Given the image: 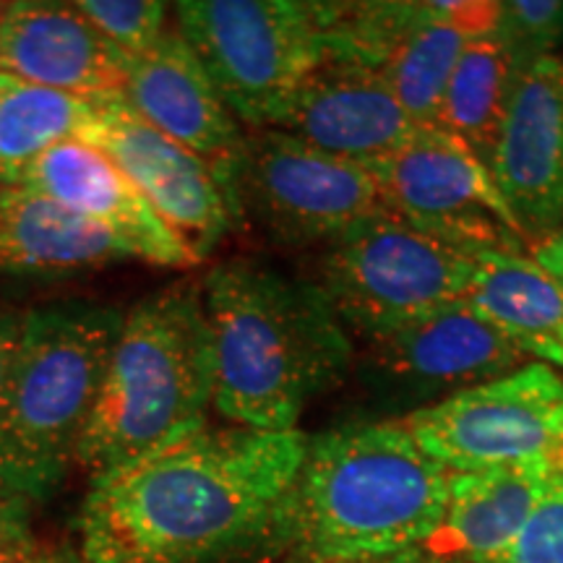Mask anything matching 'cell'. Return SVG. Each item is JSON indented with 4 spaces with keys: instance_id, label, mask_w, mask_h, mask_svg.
I'll return each instance as SVG.
<instances>
[{
    "instance_id": "1",
    "label": "cell",
    "mask_w": 563,
    "mask_h": 563,
    "mask_svg": "<svg viewBox=\"0 0 563 563\" xmlns=\"http://www.w3.org/2000/svg\"><path fill=\"white\" fill-rule=\"evenodd\" d=\"M308 433L203 428L91 483L79 514L87 563L279 559Z\"/></svg>"
},
{
    "instance_id": "2",
    "label": "cell",
    "mask_w": 563,
    "mask_h": 563,
    "mask_svg": "<svg viewBox=\"0 0 563 563\" xmlns=\"http://www.w3.org/2000/svg\"><path fill=\"white\" fill-rule=\"evenodd\" d=\"M214 363V412L262 433L298 431L306 407L340 386L355 344L311 279L230 258L201 287Z\"/></svg>"
},
{
    "instance_id": "3",
    "label": "cell",
    "mask_w": 563,
    "mask_h": 563,
    "mask_svg": "<svg viewBox=\"0 0 563 563\" xmlns=\"http://www.w3.org/2000/svg\"><path fill=\"white\" fill-rule=\"evenodd\" d=\"M449 501V473L402 420L308 435L282 527V563H347L428 548Z\"/></svg>"
},
{
    "instance_id": "4",
    "label": "cell",
    "mask_w": 563,
    "mask_h": 563,
    "mask_svg": "<svg viewBox=\"0 0 563 563\" xmlns=\"http://www.w3.org/2000/svg\"><path fill=\"white\" fill-rule=\"evenodd\" d=\"M214 363L201 287L173 285L123 316L76 467L91 483L209 428Z\"/></svg>"
},
{
    "instance_id": "5",
    "label": "cell",
    "mask_w": 563,
    "mask_h": 563,
    "mask_svg": "<svg viewBox=\"0 0 563 563\" xmlns=\"http://www.w3.org/2000/svg\"><path fill=\"white\" fill-rule=\"evenodd\" d=\"M125 311L87 300L26 311L0 394V485L45 504L66 485Z\"/></svg>"
},
{
    "instance_id": "6",
    "label": "cell",
    "mask_w": 563,
    "mask_h": 563,
    "mask_svg": "<svg viewBox=\"0 0 563 563\" xmlns=\"http://www.w3.org/2000/svg\"><path fill=\"white\" fill-rule=\"evenodd\" d=\"M175 32L199 55L238 123L272 129L295 89L329 58V3L183 0Z\"/></svg>"
},
{
    "instance_id": "7",
    "label": "cell",
    "mask_w": 563,
    "mask_h": 563,
    "mask_svg": "<svg viewBox=\"0 0 563 563\" xmlns=\"http://www.w3.org/2000/svg\"><path fill=\"white\" fill-rule=\"evenodd\" d=\"M473 253L382 211L327 245L316 285L347 332L368 340L467 295Z\"/></svg>"
},
{
    "instance_id": "8",
    "label": "cell",
    "mask_w": 563,
    "mask_h": 563,
    "mask_svg": "<svg viewBox=\"0 0 563 563\" xmlns=\"http://www.w3.org/2000/svg\"><path fill=\"white\" fill-rule=\"evenodd\" d=\"M232 196L241 220L285 249L329 245L386 211L368 167L279 129L245 133Z\"/></svg>"
},
{
    "instance_id": "9",
    "label": "cell",
    "mask_w": 563,
    "mask_h": 563,
    "mask_svg": "<svg viewBox=\"0 0 563 563\" xmlns=\"http://www.w3.org/2000/svg\"><path fill=\"white\" fill-rule=\"evenodd\" d=\"M399 420L446 473L563 462V376L530 361Z\"/></svg>"
},
{
    "instance_id": "10",
    "label": "cell",
    "mask_w": 563,
    "mask_h": 563,
    "mask_svg": "<svg viewBox=\"0 0 563 563\" xmlns=\"http://www.w3.org/2000/svg\"><path fill=\"white\" fill-rule=\"evenodd\" d=\"M368 173L384 209L420 232L470 253L527 249L483 162L439 125L415 129Z\"/></svg>"
},
{
    "instance_id": "11",
    "label": "cell",
    "mask_w": 563,
    "mask_h": 563,
    "mask_svg": "<svg viewBox=\"0 0 563 563\" xmlns=\"http://www.w3.org/2000/svg\"><path fill=\"white\" fill-rule=\"evenodd\" d=\"M363 342L365 386L402 418L530 363L464 298Z\"/></svg>"
},
{
    "instance_id": "12",
    "label": "cell",
    "mask_w": 563,
    "mask_h": 563,
    "mask_svg": "<svg viewBox=\"0 0 563 563\" xmlns=\"http://www.w3.org/2000/svg\"><path fill=\"white\" fill-rule=\"evenodd\" d=\"M79 141L108 154L129 175L196 262H203L241 222L214 167L141 121L121 95L97 100V118Z\"/></svg>"
},
{
    "instance_id": "13",
    "label": "cell",
    "mask_w": 563,
    "mask_h": 563,
    "mask_svg": "<svg viewBox=\"0 0 563 563\" xmlns=\"http://www.w3.org/2000/svg\"><path fill=\"white\" fill-rule=\"evenodd\" d=\"M488 173L527 249L563 222V58L517 76Z\"/></svg>"
},
{
    "instance_id": "14",
    "label": "cell",
    "mask_w": 563,
    "mask_h": 563,
    "mask_svg": "<svg viewBox=\"0 0 563 563\" xmlns=\"http://www.w3.org/2000/svg\"><path fill=\"white\" fill-rule=\"evenodd\" d=\"M121 97L141 121L207 159L232 196L245 131L178 32L167 30L150 51L123 55Z\"/></svg>"
},
{
    "instance_id": "15",
    "label": "cell",
    "mask_w": 563,
    "mask_h": 563,
    "mask_svg": "<svg viewBox=\"0 0 563 563\" xmlns=\"http://www.w3.org/2000/svg\"><path fill=\"white\" fill-rule=\"evenodd\" d=\"M16 186L45 194L121 243L131 258L183 269L199 264L121 167L84 141H66L40 157Z\"/></svg>"
},
{
    "instance_id": "16",
    "label": "cell",
    "mask_w": 563,
    "mask_h": 563,
    "mask_svg": "<svg viewBox=\"0 0 563 563\" xmlns=\"http://www.w3.org/2000/svg\"><path fill=\"white\" fill-rule=\"evenodd\" d=\"M272 129L368 167L402 146L418 125L399 104L382 70L355 60L327 58L295 89Z\"/></svg>"
},
{
    "instance_id": "17",
    "label": "cell",
    "mask_w": 563,
    "mask_h": 563,
    "mask_svg": "<svg viewBox=\"0 0 563 563\" xmlns=\"http://www.w3.org/2000/svg\"><path fill=\"white\" fill-rule=\"evenodd\" d=\"M123 55L76 3L19 0L0 13V74L84 100L121 95Z\"/></svg>"
},
{
    "instance_id": "18",
    "label": "cell",
    "mask_w": 563,
    "mask_h": 563,
    "mask_svg": "<svg viewBox=\"0 0 563 563\" xmlns=\"http://www.w3.org/2000/svg\"><path fill=\"white\" fill-rule=\"evenodd\" d=\"M563 462H527L481 473H449V501L431 551L485 563L517 538Z\"/></svg>"
},
{
    "instance_id": "19",
    "label": "cell",
    "mask_w": 563,
    "mask_h": 563,
    "mask_svg": "<svg viewBox=\"0 0 563 563\" xmlns=\"http://www.w3.org/2000/svg\"><path fill=\"white\" fill-rule=\"evenodd\" d=\"M464 300L530 361L563 368V285L530 253L475 251Z\"/></svg>"
},
{
    "instance_id": "20",
    "label": "cell",
    "mask_w": 563,
    "mask_h": 563,
    "mask_svg": "<svg viewBox=\"0 0 563 563\" xmlns=\"http://www.w3.org/2000/svg\"><path fill=\"white\" fill-rule=\"evenodd\" d=\"M131 258L108 232L26 186H0V277H66Z\"/></svg>"
},
{
    "instance_id": "21",
    "label": "cell",
    "mask_w": 563,
    "mask_h": 563,
    "mask_svg": "<svg viewBox=\"0 0 563 563\" xmlns=\"http://www.w3.org/2000/svg\"><path fill=\"white\" fill-rule=\"evenodd\" d=\"M496 19V3H422L420 16L378 68L418 129L439 125L452 70L467 42Z\"/></svg>"
},
{
    "instance_id": "22",
    "label": "cell",
    "mask_w": 563,
    "mask_h": 563,
    "mask_svg": "<svg viewBox=\"0 0 563 563\" xmlns=\"http://www.w3.org/2000/svg\"><path fill=\"white\" fill-rule=\"evenodd\" d=\"M514 81L517 70L490 24L467 42L443 91L439 129L462 141L483 162L485 170L509 108Z\"/></svg>"
},
{
    "instance_id": "23",
    "label": "cell",
    "mask_w": 563,
    "mask_h": 563,
    "mask_svg": "<svg viewBox=\"0 0 563 563\" xmlns=\"http://www.w3.org/2000/svg\"><path fill=\"white\" fill-rule=\"evenodd\" d=\"M97 100L0 74V186H16L40 157L84 136Z\"/></svg>"
},
{
    "instance_id": "24",
    "label": "cell",
    "mask_w": 563,
    "mask_h": 563,
    "mask_svg": "<svg viewBox=\"0 0 563 563\" xmlns=\"http://www.w3.org/2000/svg\"><path fill=\"white\" fill-rule=\"evenodd\" d=\"M493 30L519 76L563 45V0H504L496 3Z\"/></svg>"
},
{
    "instance_id": "25",
    "label": "cell",
    "mask_w": 563,
    "mask_h": 563,
    "mask_svg": "<svg viewBox=\"0 0 563 563\" xmlns=\"http://www.w3.org/2000/svg\"><path fill=\"white\" fill-rule=\"evenodd\" d=\"M79 11L110 45L139 55L165 34L167 3L159 0H76Z\"/></svg>"
},
{
    "instance_id": "26",
    "label": "cell",
    "mask_w": 563,
    "mask_h": 563,
    "mask_svg": "<svg viewBox=\"0 0 563 563\" xmlns=\"http://www.w3.org/2000/svg\"><path fill=\"white\" fill-rule=\"evenodd\" d=\"M485 563H563V467L555 470L517 538Z\"/></svg>"
},
{
    "instance_id": "27",
    "label": "cell",
    "mask_w": 563,
    "mask_h": 563,
    "mask_svg": "<svg viewBox=\"0 0 563 563\" xmlns=\"http://www.w3.org/2000/svg\"><path fill=\"white\" fill-rule=\"evenodd\" d=\"M37 548L32 532V504L0 485V563H26Z\"/></svg>"
},
{
    "instance_id": "28",
    "label": "cell",
    "mask_w": 563,
    "mask_h": 563,
    "mask_svg": "<svg viewBox=\"0 0 563 563\" xmlns=\"http://www.w3.org/2000/svg\"><path fill=\"white\" fill-rule=\"evenodd\" d=\"M24 308L11 306L9 300H0V394L5 389V382H9V373L13 365V357H16L21 332H24Z\"/></svg>"
},
{
    "instance_id": "29",
    "label": "cell",
    "mask_w": 563,
    "mask_h": 563,
    "mask_svg": "<svg viewBox=\"0 0 563 563\" xmlns=\"http://www.w3.org/2000/svg\"><path fill=\"white\" fill-rule=\"evenodd\" d=\"M530 256L563 285V222L530 245Z\"/></svg>"
},
{
    "instance_id": "30",
    "label": "cell",
    "mask_w": 563,
    "mask_h": 563,
    "mask_svg": "<svg viewBox=\"0 0 563 563\" xmlns=\"http://www.w3.org/2000/svg\"><path fill=\"white\" fill-rule=\"evenodd\" d=\"M347 563H460V561L435 553L431 548H412V551L376 555V559H361V561H347Z\"/></svg>"
},
{
    "instance_id": "31",
    "label": "cell",
    "mask_w": 563,
    "mask_h": 563,
    "mask_svg": "<svg viewBox=\"0 0 563 563\" xmlns=\"http://www.w3.org/2000/svg\"><path fill=\"white\" fill-rule=\"evenodd\" d=\"M26 563H87V561H84L81 551H74L70 545H58V548H37V553H34Z\"/></svg>"
}]
</instances>
